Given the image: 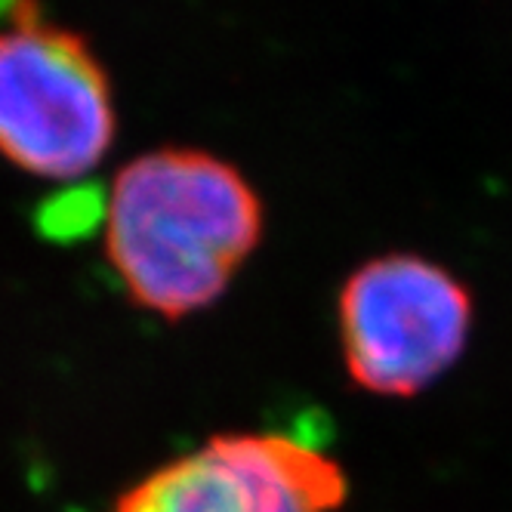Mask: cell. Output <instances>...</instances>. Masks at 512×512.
I'll list each match as a JSON object with an SVG mask.
<instances>
[{"label": "cell", "instance_id": "obj_4", "mask_svg": "<svg viewBox=\"0 0 512 512\" xmlns=\"http://www.w3.org/2000/svg\"><path fill=\"white\" fill-rule=\"evenodd\" d=\"M343 466L287 432H226L130 485L112 512H337Z\"/></svg>", "mask_w": 512, "mask_h": 512}, {"label": "cell", "instance_id": "obj_1", "mask_svg": "<svg viewBox=\"0 0 512 512\" xmlns=\"http://www.w3.org/2000/svg\"><path fill=\"white\" fill-rule=\"evenodd\" d=\"M263 198L226 158L204 149L142 152L105 198V256L127 297L167 321L195 315L260 247Z\"/></svg>", "mask_w": 512, "mask_h": 512}, {"label": "cell", "instance_id": "obj_3", "mask_svg": "<svg viewBox=\"0 0 512 512\" xmlns=\"http://www.w3.org/2000/svg\"><path fill=\"white\" fill-rule=\"evenodd\" d=\"M469 287L442 263L392 250L349 272L337 331L349 380L389 398H411L451 371L472 331Z\"/></svg>", "mask_w": 512, "mask_h": 512}, {"label": "cell", "instance_id": "obj_2", "mask_svg": "<svg viewBox=\"0 0 512 512\" xmlns=\"http://www.w3.org/2000/svg\"><path fill=\"white\" fill-rule=\"evenodd\" d=\"M118 130L108 71L81 31L41 7L0 22V155L44 179L96 170Z\"/></svg>", "mask_w": 512, "mask_h": 512}]
</instances>
